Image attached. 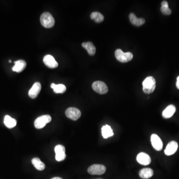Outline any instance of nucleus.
I'll use <instances>...</instances> for the list:
<instances>
[{"instance_id": "1", "label": "nucleus", "mask_w": 179, "mask_h": 179, "mask_svg": "<svg viewBox=\"0 0 179 179\" xmlns=\"http://www.w3.org/2000/svg\"><path fill=\"white\" fill-rule=\"evenodd\" d=\"M143 92L146 94L152 93L156 88V81L153 77H147L142 83Z\"/></svg>"}, {"instance_id": "2", "label": "nucleus", "mask_w": 179, "mask_h": 179, "mask_svg": "<svg viewBox=\"0 0 179 179\" xmlns=\"http://www.w3.org/2000/svg\"><path fill=\"white\" fill-rule=\"evenodd\" d=\"M40 20L41 24L44 28H49L54 26V18L49 13H43L40 16Z\"/></svg>"}, {"instance_id": "3", "label": "nucleus", "mask_w": 179, "mask_h": 179, "mask_svg": "<svg viewBox=\"0 0 179 179\" xmlns=\"http://www.w3.org/2000/svg\"><path fill=\"white\" fill-rule=\"evenodd\" d=\"M115 56L117 60L122 63L129 62L133 58V54L131 52L125 53L120 49L116 50L115 51Z\"/></svg>"}, {"instance_id": "4", "label": "nucleus", "mask_w": 179, "mask_h": 179, "mask_svg": "<svg viewBox=\"0 0 179 179\" xmlns=\"http://www.w3.org/2000/svg\"><path fill=\"white\" fill-rule=\"evenodd\" d=\"M52 120L49 115H43L38 117L34 121V126L37 129L43 128L46 124L50 122Z\"/></svg>"}, {"instance_id": "5", "label": "nucleus", "mask_w": 179, "mask_h": 179, "mask_svg": "<svg viewBox=\"0 0 179 179\" xmlns=\"http://www.w3.org/2000/svg\"><path fill=\"white\" fill-rule=\"evenodd\" d=\"M105 171L106 167L104 165L100 164L93 165L90 166L88 169V173L92 175H103L105 173Z\"/></svg>"}, {"instance_id": "6", "label": "nucleus", "mask_w": 179, "mask_h": 179, "mask_svg": "<svg viewBox=\"0 0 179 179\" xmlns=\"http://www.w3.org/2000/svg\"><path fill=\"white\" fill-rule=\"evenodd\" d=\"M92 88L95 92L100 94H105L108 92L107 85L102 81H96L92 84Z\"/></svg>"}, {"instance_id": "7", "label": "nucleus", "mask_w": 179, "mask_h": 179, "mask_svg": "<svg viewBox=\"0 0 179 179\" xmlns=\"http://www.w3.org/2000/svg\"><path fill=\"white\" fill-rule=\"evenodd\" d=\"M67 117L73 120H77L81 117V112L79 110L75 108H69L65 111Z\"/></svg>"}, {"instance_id": "8", "label": "nucleus", "mask_w": 179, "mask_h": 179, "mask_svg": "<svg viewBox=\"0 0 179 179\" xmlns=\"http://www.w3.org/2000/svg\"><path fill=\"white\" fill-rule=\"evenodd\" d=\"M151 141L154 148L157 151H161L163 148V142L161 138L156 134H153L151 136Z\"/></svg>"}, {"instance_id": "9", "label": "nucleus", "mask_w": 179, "mask_h": 179, "mask_svg": "<svg viewBox=\"0 0 179 179\" xmlns=\"http://www.w3.org/2000/svg\"><path fill=\"white\" fill-rule=\"evenodd\" d=\"M43 61L45 65L49 68L54 69L58 67V63L51 55H46L45 56Z\"/></svg>"}, {"instance_id": "10", "label": "nucleus", "mask_w": 179, "mask_h": 179, "mask_svg": "<svg viewBox=\"0 0 179 179\" xmlns=\"http://www.w3.org/2000/svg\"><path fill=\"white\" fill-rule=\"evenodd\" d=\"M178 148V144L177 142L172 141L170 142L166 146L165 150V153L167 156L173 155L177 151Z\"/></svg>"}, {"instance_id": "11", "label": "nucleus", "mask_w": 179, "mask_h": 179, "mask_svg": "<svg viewBox=\"0 0 179 179\" xmlns=\"http://www.w3.org/2000/svg\"><path fill=\"white\" fill-rule=\"evenodd\" d=\"M41 89V84L35 82L28 92V96L30 98L35 99L38 97Z\"/></svg>"}, {"instance_id": "12", "label": "nucleus", "mask_w": 179, "mask_h": 179, "mask_svg": "<svg viewBox=\"0 0 179 179\" xmlns=\"http://www.w3.org/2000/svg\"><path fill=\"white\" fill-rule=\"evenodd\" d=\"M137 161L141 164L143 165H148L151 162L150 156L147 154L141 152L138 154L137 156Z\"/></svg>"}, {"instance_id": "13", "label": "nucleus", "mask_w": 179, "mask_h": 179, "mask_svg": "<svg viewBox=\"0 0 179 179\" xmlns=\"http://www.w3.org/2000/svg\"><path fill=\"white\" fill-rule=\"evenodd\" d=\"M176 108L175 106L173 105H171L168 106L163 111L162 116L165 119H169L174 115V114L176 112Z\"/></svg>"}, {"instance_id": "14", "label": "nucleus", "mask_w": 179, "mask_h": 179, "mask_svg": "<svg viewBox=\"0 0 179 179\" xmlns=\"http://www.w3.org/2000/svg\"><path fill=\"white\" fill-rule=\"evenodd\" d=\"M130 22L134 26L139 27L144 24L145 23V19L143 18H138L134 13H130L129 16Z\"/></svg>"}, {"instance_id": "15", "label": "nucleus", "mask_w": 179, "mask_h": 179, "mask_svg": "<svg viewBox=\"0 0 179 179\" xmlns=\"http://www.w3.org/2000/svg\"><path fill=\"white\" fill-rule=\"evenodd\" d=\"M15 66L13 67V71L19 73L24 70L27 66V63L23 60H19L15 62Z\"/></svg>"}, {"instance_id": "16", "label": "nucleus", "mask_w": 179, "mask_h": 179, "mask_svg": "<svg viewBox=\"0 0 179 179\" xmlns=\"http://www.w3.org/2000/svg\"><path fill=\"white\" fill-rule=\"evenodd\" d=\"M153 174V171L152 169L146 168L141 170L139 171V175L142 179H148L151 178Z\"/></svg>"}, {"instance_id": "17", "label": "nucleus", "mask_w": 179, "mask_h": 179, "mask_svg": "<svg viewBox=\"0 0 179 179\" xmlns=\"http://www.w3.org/2000/svg\"><path fill=\"white\" fill-rule=\"evenodd\" d=\"M82 45L83 48L86 49L90 55H94L95 54H96V47L91 42L82 43Z\"/></svg>"}, {"instance_id": "18", "label": "nucleus", "mask_w": 179, "mask_h": 179, "mask_svg": "<svg viewBox=\"0 0 179 179\" xmlns=\"http://www.w3.org/2000/svg\"><path fill=\"white\" fill-rule=\"evenodd\" d=\"M102 133L103 137L104 138H108L110 137L114 136V132L110 126L108 125L103 126L102 128Z\"/></svg>"}, {"instance_id": "19", "label": "nucleus", "mask_w": 179, "mask_h": 179, "mask_svg": "<svg viewBox=\"0 0 179 179\" xmlns=\"http://www.w3.org/2000/svg\"><path fill=\"white\" fill-rule=\"evenodd\" d=\"M4 124L8 128H12L17 125V120L9 115H7L4 118Z\"/></svg>"}, {"instance_id": "20", "label": "nucleus", "mask_w": 179, "mask_h": 179, "mask_svg": "<svg viewBox=\"0 0 179 179\" xmlns=\"http://www.w3.org/2000/svg\"><path fill=\"white\" fill-rule=\"evenodd\" d=\"M32 163L38 170L43 171L45 168V165L38 158H34L32 159Z\"/></svg>"}, {"instance_id": "21", "label": "nucleus", "mask_w": 179, "mask_h": 179, "mask_svg": "<svg viewBox=\"0 0 179 179\" xmlns=\"http://www.w3.org/2000/svg\"><path fill=\"white\" fill-rule=\"evenodd\" d=\"M51 88L54 89V93L56 94L64 93L66 90V86L63 84H55L54 83H52L51 84Z\"/></svg>"}, {"instance_id": "22", "label": "nucleus", "mask_w": 179, "mask_h": 179, "mask_svg": "<svg viewBox=\"0 0 179 179\" xmlns=\"http://www.w3.org/2000/svg\"><path fill=\"white\" fill-rule=\"evenodd\" d=\"M90 18L97 23H100L104 20V17L102 13L98 12H93L91 14Z\"/></svg>"}, {"instance_id": "23", "label": "nucleus", "mask_w": 179, "mask_h": 179, "mask_svg": "<svg viewBox=\"0 0 179 179\" xmlns=\"http://www.w3.org/2000/svg\"><path fill=\"white\" fill-rule=\"evenodd\" d=\"M162 7L161 8V11L162 13L166 15H170L172 11L169 8L168 3L166 1H163L162 2Z\"/></svg>"}, {"instance_id": "24", "label": "nucleus", "mask_w": 179, "mask_h": 179, "mask_svg": "<svg viewBox=\"0 0 179 179\" xmlns=\"http://www.w3.org/2000/svg\"><path fill=\"white\" fill-rule=\"evenodd\" d=\"M55 154L65 152V148L62 145H57L54 148Z\"/></svg>"}, {"instance_id": "25", "label": "nucleus", "mask_w": 179, "mask_h": 179, "mask_svg": "<svg viewBox=\"0 0 179 179\" xmlns=\"http://www.w3.org/2000/svg\"><path fill=\"white\" fill-rule=\"evenodd\" d=\"M66 157V155L65 152L56 154L55 155L56 160L59 162L65 160Z\"/></svg>"}, {"instance_id": "26", "label": "nucleus", "mask_w": 179, "mask_h": 179, "mask_svg": "<svg viewBox=\"0 0 179 179\" xmlns=\"http://www.w3.org/2000/svg\"><path fill=\"white\" fill-rule=\"evenodd\" d=\"M176 87L179 90V76L177 78V82H176Z\"/></svg>"}, {"instance_id": "27", "label": "nucleus", "mask_w": 179, "mask_h": 179, "mask_svg": "<svg viewBox=\"0 0 179 179\" xmlns=\"http://www.w3.org/2000/svg\"><path fill=\"white\" fill-rule=\"evenodd\" d=\"M51 179H62V178H60V177H54V178H51Z\"/></svg>"}, {"instance_id": "28", "label": "nucleus", "mask_w": 179, "mask_h": 179, "mask_svg": "<svg viewBox=\"0 0 179 179\" xmlns=\"http://www.w3.org/2000/svg\"><path fill=\"white\" fill-rule=\"evenodd\" d=\"M9 62H10V63H11V60H9Z\"/></svg>"}, {"instance_id": "29", "label": "nucleus", "mask_w": 179, "mask_h": 179, "mask_svg": "<svg viewBox=\"0 0 179 179\" xmlns=\"http://www.w3.org/2000/svg\"></svg>"}]
</instances>
